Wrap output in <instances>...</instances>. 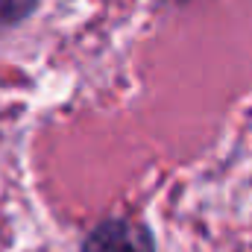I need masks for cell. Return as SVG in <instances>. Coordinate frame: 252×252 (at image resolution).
<instances>
[{"mask_svg":"<svg viewBox=\"0 0 252 252\" xmlns=\"http://www.w3.org/2000/svg\"><path fill=\"white\" fill-rule=\"evenodd\" d=\"M82 252H156V238L138 220L106 217L85 235Z\"/></svg>","mask_w":252,"mask_h":252,"instance_id":"obj_1","label":"cell"},{"mask_svg":"<svg viewBox=\"0 0 252 252\" xmlns=\"http://www.w3.org/2000/svg\"><path fill=\"white\" fill-rule=\"evenodd\" d=\"M35 6L38 0H0V30L27 21L35 12Z\"/></svg>","mask_w":252,"mask_h":252,"instance_id":"obj_2","label":"cell"}]
</instances>
